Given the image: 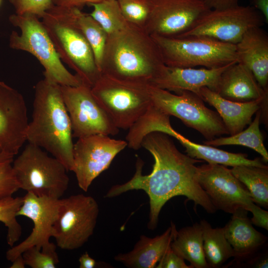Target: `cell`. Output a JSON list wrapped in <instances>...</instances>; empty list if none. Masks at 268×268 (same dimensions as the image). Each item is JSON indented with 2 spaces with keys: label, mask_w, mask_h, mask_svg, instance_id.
Instances as JSON below:
<instances>
[{
  "label": "cell",
  "mask_w": 268,
  "mask_h": 268,
  "mask_svg": "<svg viewBox=\"0 0 268 268\" xmlns=\"http://www.w3.org/2000/svg\"><path fill=\"white\" fill-rule=\"evenodd\" d=\"M199 96L215 108L230 135L241 132L251 123L252 116L261 109L263 101L268 98L238 102L225 99L206 87L201 88Z\"/></svg>",
  "instance_id": "7402d4cb"
},
{
  "label": "cell",
  "mask_w": 268,
  "mask_h": 268,
  "mask_svg": "<svg viewBox=\"0 0 268 268\" xmlns=\"http://www.w3.org/2000/svg\"><path fill=\"white\" fill-rule=\"evenodd\" d=\"M172 136L176 138L185 148L187 155L195 159L204 160L209 164L232 167L249 165L268 168L262 158L249 159L246 153H232L212 146L196 143L189 140L177 132Z\"/></svg>",
  "instance_id": "cb8c5ba5"
},
{
  "label": "cell",
  "mask_w": 268,
  "mask_h": 268,
  "mask_svg": "<svg viewBox=\"0 0 268 268\" xmlns=\"http://www.w3.org/2000/svg\"><path fill=\"white\" fill-rule=\"evenodd\" d=\"M12 165L19 189L39 197L61 199L69 179L65 165L42 148L28 143Z\"/></svg>",
  "instance_id": "52a82bcc"
},
{
  "label": "cell",
  "mask_w": 268,
  "mask_h": 268,
  "mask_svg": "<svg viewBox=\"0 0 268 268\" xmlns=\"http://www.w3.org/2000/svg\"><path fill=\"white\" fill-rule=\"evenodd\" d=\"M196 179L216 210L232 214L244 208L252 212L254 223L268 216V211L255 204L245 187L226 166L207 163L197 166Z\"/></svg>",
  "instance_id": "30bf717a"
},
{
  "label": "cell",
  "mask_w": 268,
  "mask_h": 268,
  "mask_svg": "<svg viewBox=\"0 0 268 268\" xmlns=\"http://www.w3.org/2000/svg\"><path fill=\"white\" fill-rule=\"evenodd\" d=\"M200 224L202 231L203 247L209 268H218L231 257L234 252L225 238L223 228H213L206 220Z\"/></svg>",
  "instance_id": "484cf974"
},
{
  "label": "cell",
  "mask_w": 268,
  "mask_h": 268,
  "mask_svg": "<svg viewBox=\"0 0 268 268\" xmlns=\"http://www.w3.org/2000/svg\"><path fill=\"white\" fill-rule=\"evenodd\" d=\"M26 266L22 255L17 257L12 262L10 268H24Z\"/></svg>",
  "instance_id": "b9f144b4"
},
{
  "label": "cell",
  "mask_w": 268,
  "mask_h": 268,
  "mask_svg": "<svg viewBox=\"0 0 268 268\" xmlns=\"http://www.w3.org/2000/svg\"><path fill=\"white\" fill-rule=\"evenodd\" d=\"M56 249L42 250L33 246L24 251L22 256L26 266L32 268H55L59 262Z\"/></svg>",
  "instance_id": "d6a6232c"
},
{
  "label": "cell",
  "mask_w": 268,
  "mask_h": 268,
  "mask_svg": "<svg viewBox=\"0 0 268 268\" xmlns=\"http://www.w3.org/2000/svg\"><path fill=\"white\" fill-rule=\"evenodd\" d=\"M148 0L150 13L144 29L150 35L179 36L209 10L203 0Z\"/></svg>",
  "instance_id": "2e32d148"
},
{
  "label": "cell",
  "mask_w": 268,
  "mask_h": 268,
  "mask_svg": "<svg viewBox=\"0 0 268 268\" xmlns=\"http://www.w3.org/2000/svg\"><path fill=\"white\" fill-rule=\"evenodd\" d=\"M103 0H52L54 5L80 9L85 5H89Z\"/></svg>",
  "instance_id": "8d00e7d4"
},
{
  "label": "cell",
  "mask_w": 268,
  "mask_h": 268,
  "mask_svg": "<svg viewBox=\"0 0 268 268\" xmlns=\"http://www.w3.org/2000/svg\"><path fill=\"white\" fill-rule=\"evenodd\" d=\"M75 16L78 26L91 48L95 63L101 72L108 34L89 14L82 12L80 9L76 8Z\"/></svg>",
  "instance_id": "f1b7e54d"
},
{
  "label": "cell",
  "mask_w": 268,
  "mask_h": 268,
  "mask_svg": "<svg viewBox=\"0 0 268 268\" xmlns=\"http://www.w3.org/2000/svg\"><path fill=\"white\" fill-rule=\"evenodd\" d=\"M222 97L233 101L246 102L263 99L268 96L251 70L237 62L221 73L216 91Z\"/></svg>",
  "instance_id": "d6986e66"
},
{
  "label": "cell",
  "mask_w": 268,
  "mask_h": 268,
  "mask_svg": "<svg viewBox=\"0 0 268 268\" xmlns=\"http://www.w3.org/2000/svg\"><path fill=\"white\" fill-rule=\"evenodd\" d=\"M28 123L23 95L0 81V154L18 153L26 141Z\"/></svg>",
  "instance_id": "e0dca14e"
},
{
  "label": "cell",
  "mask_w": 268,
  "mask_h": 268,
  "mask_svg": "<svg viewBox=\"0 0 268 268\" xmlns=\"http://www.w3.org/2000/svg\"><path fill=\"white\" fill-rule=\"evenodd\" d=\"M14 156L7 154H0V164L3 163L7 162H12L13 160Z\"/></svg>",
  "instance_id": "7bdbcfd3"
},
{
  "label": "cell",
  "mask_w": 268,
  "mask_h": 268,
  "mask_svg": "<svg viewBox=\"0 0 268 268\" xmlns=\"http://www.w3.org/2000/svg\"><path fill=\"white\" fill-rule=\"evenodd\" d=\"M151 36L169 67L213 68L237 62L235 45L200 36Z\"/></svg>",
  "instance_id": "8992f818"
},
{
  "label": "cell",
  "mask_w": 268,
  "mask_h": 268,
  "mask_svg": "<svg viewBox=\"0 0 268 268\" xmlns=\"http://www.w3.org/2000/svg\"><path fill=\"white\" fill-rule=\"evenodd\" d=\"M9 21L20 31V34L12 31L9 36V47L34 56L44 68L45 79L62 86L84 84L77 75L70 72L64 66L39 17L31 13H15L9 16Z\"/></svg>",
  "instance_id": "5b68a950"
},
{
  "label": "cell",
  "mask_w": 268,
  "mask_h": 268,
  "mask_svg": "<svg viewBox=\"0 0 268 268\" xmlns=\"http://www.w3.org/2000/svg\"><path fill=\"white\" fill-rule=\"evenodd\" d=\"M140 145L153 157L151 172L143 175V162L137 158L133 177L124 184L112 187L105 198L117 197L129 191H144L149 199L147 227L150 230L156 227L163 206L176 196L187 197L188 201L194 202L195 207L201 205L209 213L217 210L196 179L197 166L195 164L202 160L181 152L169 135L160 132L147 134Z\"/></svg>",
  "instance_id": "6da1fadb"
},
{
  "label": "cell",
  "mask_w": 268,
  "mask_h": 268,
  "mask_svg": "<svg viewBox=\"0 0 268 268\" xmlns=\"http://www.w3.org/2000/svg\"><path fill=\"white\" fill-rule=\"evenodd\" d=\"M12 163L7 162L0 164V200L12 196L19 189Z\"/></svg>",
  "instance_id": "e575fe53"
},
{
  "label": "cell",
  "mask_w": 268,
  "mask_h": 268,
  "mask_svg": "<svg viewBox=\"0 0 268 268\" xmlns=\"http://www.w3.org/2000/svg\"><path fill=\"white\" fill-rule=\"evenodd\" d=\"M13 6L15 13L22 15L31 13L41 18L54 4L52 0H8Z\"/></svg>",
  "instance_id": "836d02e7"
},
{
  "label": "cell",
  "mask_w": 268,
  "mask_h": 268,
  "mask_svg": "<svg viewBox=\"0 0 268 268\" xmlns=\"http://www.w3.org/2000/svg\"><path fill=\"white\" fill-rule=\"evenodd\" d=\"M72 133L60 85L44 78L35 86L32 120L26 139L60 160L67 171L73 169Z\"/></svg>",
  "instance_id": "3957f363"
},
{
  "label": "cell",
  "mask_w": 268,
  "mask_h": 268,
  "mask_svg": "<svg viewBox=\"0 0 268 268\" xmlns=\"http://www.w3.org/2000/svg\"><path fill=\"white\" fill-rule=\"evenodd\" d=\"M23 201V197H9L0 200V222L7 228V243L10 247L19 239L22 227L17 220V213Z\"/></svg>",
  "instance_id": "4dcf8cb0"
},
{
  "label": "cell",
  "mask_w": 268,
  "mask_h": 268,
  "mask_svg": "<svg viewBox=\"0 0 268 268\" xmlns=\"http://www.w3.org/2000/svg\"><path fill=\"white\" fill-rule=\"evenodd\" d=\"M89 6L93 7L89 14L108 35L119 31L128 23L121 12L117 0H103Z\"/></svg>",
  "instance_id": "f546056e"
},
{
  "label": "cell",
  "mask_w": 268,
  "mask_h": 268,
  "mask_svg": "<svg viewBox=\"0 0 268 268\" xmlns=\"http://www.w3.org/2000/svg\"><path fill=\"white\" fill-rule=\"evenodd\" d=\"M1 2V0H0V5Z\"/></svg>",
  "instance_id": "ee69618b"
},
{
  "label": "cell",
  "mask_w": 268,
  "mask_h": 268,
  "mask_svg": "<svg viewBox=\"0 0 268 268\" xmlns=\"http://www.w3.org/2000/svg\"><path fill=\"white\" fill-rule=\"evenodd\" d=\"M171 248L194 268H208L203 247L202 231L200 223L176 230Z\"/></svg>",
  "instance_id": "d4e9b609"
},
{
  "label": "cell",
  "mask_w": 268,
  "mask_h": 268,
  "mask_svg": "<svg viewBox=\"0 0 268 268\" xmlns=\"http://www.w3.org/2000/svg\"><path fill=\"white\" fill-rule=\"evenodd\" d=\"M157 268H193L187 265L185 260L176 253L171 248L167 250L157 263Z\"/></svg>",
  "instance_id": "d590c367"
},
{
  "label": "cell",
  "mask_w": 268,
  "mask_h": 268,
  "mask_svg": "<svg viewBox=\"0 0 268 268\" xmlns=\"http://www.w3.org/2000/svg\"><path fill=\"white\" fill-rule=\"evenodd\" d=\"M249 266L254 268H267L268 267V261L267 254L256 256V254L248 260Z\"/></svg>",
  "instance_id": "ab89813d"
},
{
  "label": "cell",
  "mask_w": 268,
  "mask_h": 268,
  "mask_svg": "<svg viewBox=\"0 0 268 268\" xmlns=\"http://www.w3.org/2000/svg\"><path fill=\"white\" fill-rule=\"evenodd\" d=\"M208 9H224L237 6L239 0H203Z\"/></svg>",
  "instance_id": "74e56055"
},
{
  "label": "cell",
  "mask_w": 268,
  "mask_h": 268,
  "mask_svg": "<svg viewBox=\"0 0 268 268\" xmlns=\"http://www.w3.org/2000/svg\"><path fill=\"white\" fill-rule=\"evenodd\" d=\"M149 94L150 105L165 115L180 119L207 140L229 134L218 113L206 107L197 94L186 90L173 94L151 85Z\"/></svg>",
  "instance_id": "9c48e42d"
},
{
  "label": "cell",
  "mask_w": 268,
  "mask_h": 268,
  "mask_svg": "<svg viewBox=\"0 0 268 268\" xmlns=\"http://www.w3.org/2000/svg\"><path fill=\"white\" fill-rule=\"evenodd\" d=\"M232 64L213 68L174 67L166 66L162 73L151 85L175 94L186 90L199 96L200 89L203 87L215 92L221 73Z\"/></svg>",
  "instance_id": "ac0fdd59"
},
{
  "label": "cell",
  "mask_w": 268,
  "mask_h": 268,
  "mask_svg": "<svg viewBox=\"0 0 268 268\" xmlns=\"http://www.w3.org/2000/svg\"><path fill=\"white\" fill-rule=\"evenodd\" d=\"M261 109L256 113L254 121L249 124L245 130L238 134L227 137H221L203 141V144L210 146H217L228 145H238L250 148L262 157L263 161H268V152L264 144L263 135L260 129L261 122Z\"/></svg>",
  "instance_id": "83f0119b"
},
{
  "label": "cell",
  "mask_w": 268,
  "mask_h": 268,
  "mask_svg": "<svg viewBox=\"0 0 268 268\" xmlns=\"http://www.w3.org/2000/svg\"><path fill=\"white\" fill-rule=\"evenodd\" d=\"M237 62L253 74L259 85L268 90V36L261 27L247 31L236 45Z\"/></svg>",
  "instance_id": "ffe728a7"
},
{
  "label": "cell",
  "mask_w": 268,
  "mask_h": 268,
  "mask_svg": "<svg viewBox=\"0 0 268 268\" xmlns=\"http://www.w3.org/2000/svg\"><path fill=\"white\" fill-rule=\"evenodd\" d=\"M76 8L54 5L45 12L41 22L61 61L91 88L101 73L91 48L78 26Z\"/></svg>",
  "instance_id": "277c9868"
},
{
  "label": "cell",
  "mask_w": 268,
  "mask_h": 268,
  "mask_svg": "<svg viewBox=\"0 0 268 268\" xmlns=\"http://www.w3.org/2000/svg\"><path fill=\"white\" fill-rule=\"evenodd\" d=\"M99 212L98 202L91 196L79 194L61 199L53 235L57 246L69 251L82 247L93 234Z\"/></svg>",
  "instance_id": "8fae6325"
},
{
  "label": "cell",
  "mask_w": 268,
  "mask_h": 268,
  "mask_svg": "<svg viewBox=\"0 0 268 268\" xmlns=\"http://www.w3.org/2000/svg\"><path fill=\"white\" fill-rule=\"evenodd\" d=\"M80 268H94L96 265V261L86 252L79 258Z\"/></svg>",
  "instance_id": "60d3db41"
},
{
  "label": "cell",
  "mask_w": 268,
  "mask_h": 268,
  "mask_svg": "<svg viewBox=\"0 0 268 268\" xmlns=\"http://www.w3.org/2000/svg\"><path fill=\"white\" fill-rule=\"evenodd\" d=\"M230 170L245 187L253 201L265 208H268V168L238 165Z\"/></svg>",
  "instance_id": "4316f807"
},
{
  "label": "cell",
  "mask_w": 268,
  "mask_h": 268,
  "mask_svg": "<svg viewBox=\"0 0 268 268\" xmlns=\"http://www.w3.org/2000/svg\"><path fill=\"white\" fill-rule=\"evenodd\" d=\"M150 84L129 82L102 74L91 87L94 97L118 129H130L150 105Z\"/></svg>",
  "instance_id": "ba28073f"
},
{
  "label": "cell",
  "mask_w": 268,
  "mask_h": 268,
  "mask_svg": "<svg viewBox=\"0 0 268 268\" xmlns=\"http://www.w3.org/2000/svg\"><path fill=\"white\" fill-rule=\"evenodd\" d=\"M61 205V199L39 197L27 193L23 197L22 203L17 216L30 219L33 227L30 234L22 242L11 247L6 252V258L12 262L28 248L36 246L42 250L56 247L50 242L53 237L54 226L56 222Z\"/></svg>",
  "instance_id": "9a60e30c"
},
{
  "label": "cell",
  "mask_w": 268,
  "mask_h": 268,
  "mask_svg": "<svg viewBox=\"0 0 268 268\" xmlns=\"http://www.w3.org/2000/svg\"><path fill=\"white\" fill-rule=\"evenodd\" d=\"M64 102L68 114L73 137L95 134L115 135L118 129L94 97L91 88L60 85Z\"/></svg>",
  "instance_id": "4fadbf2b"
},
{
  "label": "cell",
  "mask_w": 268,
  "mask_h": 268,
  "mask_svg": "<svg viewBox=\"0 0 268 268\" xmlns=\"http://www.w3.org/2000/svg\"><path fill=\"white\" fill-rule=\"evenodd\" d=\"M165 67L157 45L144 29L128 22L121 29L108 35L102 74L151 85Z\"/></svg>",
  "instance_id": "7a4b0ae2"
},
{
  "label": "cell",
  "mask_w": 268,
  "mask_h": 268,
  "mask_svg": "<svg viewBox=\"0 0 268 268\" xmlns=\"http://www.w3.org/2000/svg\"><path fill=\"white\" fill-rule=\"evenodd\" d=\"M252 6L263 15L265 22H268V0H250Z\"/></svg>",
  "instance_id": "f35d334b"
},
{
  "label": "cell",
  "mask_w": 268,
  "mask_h": 268,
  "mask_svg": "<svg viewBox=\"0 0 268 268\" xmlns=\"http://www.w3.org/2000/svg\"><path fill=\"white\" fill-rule=\"evenodd\" d=\"M176 230L175 224L171 222V226L160 235L151 238L142 235L131 251L119 254L114 259L130 268H155L171 247Z\"/></svg>",
  "instance_id": "603a6c76"
},
{
  "label": "cell",
  "mask_w": 268,
  "mask_h": 268,
  "mask_svg": "<svg viewBox=\"0 0 268 268\" xmlns=\"http://www.w3.org/2000/svg\"><path fill=\"white\" fill-rule=\"evenodd\" d=\"M126 20L144 29L149 18L150 7L148 0H117Z\"/></svg>",
  "instance_id": "1f68e13d"
},
{
  "label": "cell",
  "mask_w": 268,
  "mask_h": 268,
  "mask_svg": "<svg viewBox=\"0 0 268 268\" xmlns=\"http://www.w3.org/2000/svg\"><path fill=\"white\" fill-rule=\"evenodd\" d=\"M265 19L251 5L209 9L187 32L177 37L200 36L236 45L249 30L261 27Z\"/></svg>",
  "instance_id": "7c38bea8"
},
{
  "label": "cell",
  "mask_w": 268,
  "mask_h": 268,
  "mask_svg": "<svg viewBox=\"0 0 268 268\" xmlns=\"http://www.w3.org/2000/svg\"><path fill=\"white\" fill-rule=\"evenodd\" d=\"M248 212L244 208L237 209L223 227L225 238L234 251V260L238 262L252 257L268 239L254 228Z\"/></svg>",
  "instance_id": "44dd1931"
},
{
  "label": "cell",
  "mask_w": 268,
  "mask_h": 268,
  "mask_svg": "<svg viewBox=\"0 0 268 268\" xmlns=\"http://www.w3.org/2000/svg\"><path fill=\"white\" fill-rule=\"evenodd\" d=\"M127 146L126 140L101 134L78 138L73 144L72 171L79 187L87 192L94 180Z\"/></svg>",
  "instance_id": "5bb4252c"
}]
</instances>
